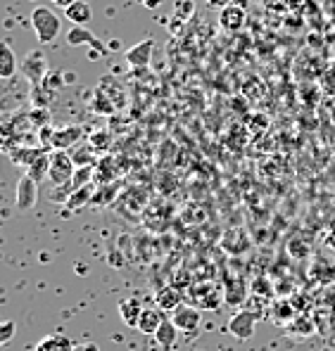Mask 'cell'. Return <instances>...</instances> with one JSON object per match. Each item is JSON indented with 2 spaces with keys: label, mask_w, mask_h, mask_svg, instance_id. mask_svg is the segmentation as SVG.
<instances>
[{
  "label": "cell",
  "mask_w": 335,
  "mask_h": 351,
  "mask_svg": "<svg viewBox=\"0 0 335 351\" xmlns=\"http://www.w3.org/2000/svg\"><path fill=\"white\" fill-rule=\"evenodd\" d=\"M31 27H34V34H36V38H38V43L48 45L60 36L62 22L50 8H41L38 5V8H34V12H31Z\"/></svg>",
  "instance_id": "6da1fadb"
},
{
  "label": "cell",
  "mask_w": 335,
  "mask_h": 351,
  "mask_svg": "<svg viewBox=\"0 0 335 351\" xmlns=\"http://www.w3.org/2000/svg\"><path fill=\"white\" fill-rule=\"evenodd\" d=\"M74 173H76L74 157L67 149H55L50 154V173H48V180L53 183V188L69 185L74 180Z\"/></svg>",
  "instance_id": "7a4b0ae2"
},
{
  "label": "cell",
  "mask_w": 335,
  "mask_h": 351,
  "mask_svg": "<svg viewBox=\"0 0 335 351\" xmlns=\"http://www.w3.org/2000/svg\"><path fill=\"white\" fill-rule=\"evenodd\" d=\"M257 313H252V311H240V313H235L233 318L229 321V332L233 335V337H238V339H250L252 335H255V325H257Z\"/></svg>",
  "instance_id": "3957f363"
},
{
  "label": "cell",
  "mask_w": 335,
  "mask_h": 351,
  "mask_svg": "<svg viewBox=\"0 0 335 351\" xmlns=\"http://www.w3.org/2000/svg\"><path fill=\"white\" fill-rule=\"evenodd\" d=\"M22 74L31 84H43L45 74H48V62L41 53H29L22 62Z\"/></svg>",
  "instance_id": "277c9868"
},
{
  "label": "cell",
  "mask_w": 335,
  "mask_h": 351,
  "mask_svg": "<svg viewBox=\"0 0 335 351\" xmlns=\"http://www.w3.org/2000/svg\"><path fill=\"white\" fill-rule=\"evenodd\" d=\"M219 24L224 31H229V34H235V31H240L245 27V8L243 5H226L224 10L219 12Z\"/></svg>",
  "instance_id": "5b68a950"
},
{
  "label": "cell",
  "mask_w": 335,
  "mask_h": 351,
  "mask_svg": "<svg viewBox=\"0 0 335 351\" xmlns=\"http://www.w3.org/2000/svg\"><path fill=\"white\" fill-rule=\"evenodd\" d=\"M36 199H38V183L29 173H24L17 183V197H14V202H17L19 209L27 211L36 204Z\"/></svg>",
  "instance_id": "8992f818"
},
{
  "label": "cell",
  "mask_w": 335,
  "mask_h": 351,
  "mask_svg": "<svg viewBox=\"0 0 335 351\" xmlns=\"http://www.w3.org/2000/svg\"><path fill=\"white\" fill-rule=\"evenodd\" d=\"M172 321L181 332H195L200 328V308L195 306H178L176 311H172Z\"/></svg>",
  "instance_id": "52a82bcc"
},
{
  "label": "cell",
  "mask_w": 335,
  "mask_h": 351,
  "mask_svg": "<svg viewBox=\"0 0 335 351\" xmlns=\"http://www.w3.org/2000/svg\"><path fill=\"white\" fill-rule=\"evenodd\" d=\"M81 136H84L81 126H62V128H55L53 136H50V145H53L55 149H69L71 145H76V143L81 141Z\"/></svg>",
  "instance_id": "ba28073f"
},
{
  "label": "cell",
  "mask_w": 335,
  "mask_h": 351,
  "mask_svg": "<svg viewBox=\"0 0 335 351\" xmlns=\"http://www.w3.org/2000/svg\"><path fill=\"white\" fill-rule=\"evenodd\" d=\"M152 50H154V40L152 38H143L138 45L126 50V62L128 66H148L152 60Z\"/></svg>",
  "instance_id": "9c48e42d"
},
{
  "label": "cell",
  "mask_w": 335,
  "mask_h": 351,
  "mask_svg": "<svg viewBox=\"0 0 335 351\" xmlns=\"http://www.w3.org/2000/svg\"><path fill=\"white\" fill-rule=\"evenodd\" d=\"M67 43L74 45V48H76V45H91V48H95L100 55L107 53L105 45L100 43V38H97V36H93L86 27H74V29L67 31Z\"/></svg>",
  "instance_id": "30bf717a"
},
{
  "label": "cell",
  "mask_w": 335,
  "mask_h": 351,
  "mask_svg": "<svg viewBox=\"0 0 335 351\" xmlns=\"http://www.w3.org/2000/svg\"><path fill=\"white\" fill-rule=\"evenodd\" d=\"M164 323V316H162V308H157V306H150V308H143V313H141V321H138V332L141 335H148V337H154V332L159 330V325Z\"/></svg>",
  "instance_id": "8fae6325"
},
{
  "label": "cell",
  "mask_w": 335,
  "mask_h": 351,
  "mask_svg": "<svg viewBox=\"0 0 335 351\" xmlns=\"http://www.w3.org/2000/svg\"><path fill=\"white\" fill-rule=\"evenodd\" d=\"M65 17L69 19L74 27H84V24H89L93 19V10L86 0H76L74 5H69V8L65 10Z\"/></svg>",
  "instance_id": "7c38bea8"
},
{
  "label": "cell",
  "mask_w": 335,
  "mask_h": 351,
  "mask_svg": "<svg viewBox=\"0 0 335 351\" xmlns=\"http://www.w3.org/2000/svg\"><path fill=\"white\" fill-rule=\"evenodd\" d=\"M154 304L162 311H176L181 306V292L176 287H162V290L154 294Z\"/></svg>",
  "instance_id": "4fadbf2b"
},
{
  "label": "cell",
  "mask_w": 335,
  "mask_h": 351,
  "mask_svg": "<svg viewBox=\"0 0 335 351\" xmlns=\"http://www.w3.org/2000/svg\"><path fill=\"white\" fill-rule=\"evenodd\" d=\"M71 349H74V342L62 332L48 335V337H43L36 344V351H71Z\"/></svg>",
  "instance_id": "5bb4252c"
},
{
  "label": "cell",
  "mask_w": 335,
  "mask_h": 351,
  "mask_svg": "<svg viewBox=\"0 0 335 351\" xmlns=\"http://www.w3.org/2000/svg\"><path fill=\"white\" fill-rule=\"evenodd\" d=\"M141 313H143V306L138 299H124L119 304V316H122L124 325H128V328H138Z\"/></svg>",
  "instance_id": "9a60e30c"
},
{
  "label": "cell",
  "mask_w": 335,
  "mask_h": 351,
  "mask_svg": "<svg viewBox=\"0 0 335 351\" xmlns=\"http://www.w3.org/2000/svg\"><path fill=\"white\" fill-rule=\"evenodd\" d=\"M178 332H181V330L174 325L172 318H169V321H164L162 325H159V330L154 332V339H157V344L162 349H172L178 339Z\"/></svg>",
  "instance_id": "2e32d148"
},
{
  "label": "cell",
  "mask_w": 335,
  "mask_h": 351,
  "mask_svg": "<svg viewBox=\"0 0 335 351\" xmlns=\"http://www.w3.org/2000/svg\"><path fill=\"white\" fill-rule=\"evenodd\" d=\"M14 71H17V58H14L10 43L0 45V76L3 79H12Z\"/></svg>",
  "instance_id": "e0dca14e"
},
{
  "label": "cell",
  "mask_w": 335,
  "mask_h": 351,
  "mask_svg": "<svg viewBox=\"0 0 335 351\" xmlns=\"http://www.w3.org/2000/svg\"><path fill=\"white\" fill-rule=\"evenodd\" d=\"M93 183L91 185H84V188H79V190H74L71 193V197L67 199V211H71V209H79V206H84L86 202H93Z\"/></svg>",
  "instance_id": "ac0fdd59"
},
{
  "label": "cell",
  "mask_w": 335,
  "mask_h": 351,
  "mask_svg": "<svg viewBox=\"0 0 335 351\" xmlns=\"http://www.w3.org/2000/svg\"><path fill=\"white\" fill-rule=\"evenodd\" d=\"M27 173L36 180V183H41V180L48 178V173H50V154H43V157L36 159L31 167H27Z\"/></svg>",
  "instance_id": "d6986e66"
},
{
  "label": "cell",
  "mask_w": 335,
  "mask_h": 351,
  "mask_svg": "<svg viewBox=\"0 0 335 351\" xmlns=\"http://www.w3.org/2000/svg\"><path fill=\"white\" fill-rule=\"evenodd\" d=\"M43 154L45 152H43V149H38V147H19V149H14V152H12V162L31 167V164H34L38 157H43Z\"/></svg>",
  "instance_id": "ffe728a7"
},
{
  "label": "cell",
  "mask_w": 335,
  "mask_h": 351,
  "mask_svg": "<svg viewBox=\"0 0 335 351\" xmlns=\"http://www.w3.org/2000/svg\"><path fill=\"white\" fill-rule=\"evenodd\" d=\"M93 173H95V169L91 167H76V173H74V180H71V185H74V190L84 188V185H91L93 183Z\"/></svg>",
  "instance_id": "44dd1931"
},
{
  "label": "cell",
  "mask_w": 335,
  "mask_h": 351,
  "mask_svg": "<svg viewBox=\"0 0 335 351\" xmlns=\"http://www.w3.org/2000/svg\"><path fill=\"white\" fill-rule=\"evenodd\" d=\"M89 143H91V147L95 149V152H105V149L110 147L112 138H110V133H107V131H93L89 136Z\"/></svg>",
  "instance_id": "7402d4cb"
},
{
  "label": "cell",
  "mask_w": 335,
  "mask_h": 351,
  "mask_svg": "<svg viewBox=\"0 0 335 351\" xmlns=\"http://www.w3.org/2000/svg\"><path fill=\"white\" fill-rule=\"evenodd\" d=\"M12 337H14V323L5 321L3 325H0V344H8Z\"/></svg>",
  "instance_id": "603a6c76"
},
{
  "label": "cell",
  "mask_w": 335,
  "mask_h": 351,
  "mask_svg": "<svg viewBox=\"0 0 335 351\" xmlns=\"http://www.w3.org/2000/svg\"><path fill=\"white\" fill-rule=\"evenodd\" d=\"M71 351H100V347L95 342H86V344H74Z\"/></svg>",
  "instance_id": "cb8c5ba5"
},
{
  "label": "cell",
  "mask_w": 335,
  "mask_h": 351,
  "mask_svg": "<svg viewBox=\"0 0 335 351\" xmlns=\"http://www.w3.org/2000/svg\"><path fill=\"white\" fill-rule=\"evenodd\" d=\"M207 5H209V8H214V10H219V12H221V10H224L226 5H231V0H207Z\"/></svg>",
  "instance_id": "d4e9b609"
},
{
  "label": "cell",
  "mask_w": 335,
  "mask_h": 351,
  "mask_svg": "<svg viewBox=\"0 0 335 351\" xmlns=\"http://www.w3.org/2000/svg\"><path fill=\"white\" fill-rule=\"evenodd\" d=\"M76 0H53V5H58V8H62V10H67L69 5H74Z\"/></svg>",
  "instance_id": "484cf974"
},
{
  "label": "cell",
  "mask_w": 335,
  "mask_h": 351,
  "mask_svg": "<svg viewBox=\"0 0 335 351\" xmlns=\"http://www.w3.org/2000/svg\"><path fill=\"white\" fill-rule=\"evenodd\" d=\"M159 3H162V0H143V5H146V8H150V10L157 8Z\"/></svg>",
  "instance_id": "4316f807"
},
{
  "label": "cell",
  "mask_w": 335,
  "mask_h": 351,
  "mask_svg": "<svg viewBox=\"0 0 335 351\" xmlns=\"http://www.w3.org/2000/svg\"><path fill=\"white\" fill-rule=\"evenodd\" d=\"M188 5H193V0H190V3H181V8H178V14H185V12H188Z\"/></svg>",
  "instance_id": "83f0119b"
},
{
  "label": "cell",
  "mask_w": 335,
  "mask_h": 351,
  "mask_svg": "<svg viewBox=\"0 0 335 351\" xmlns=\"http://www.w3.org/2000/svg\"><path fill=\"white\" fill-rule=\"evenodd\" d=\"M326 5H328V12L335 14V0H326Z\"/></svg>",
  "instance_id": "f1b7e54d"
}]
</instances>
